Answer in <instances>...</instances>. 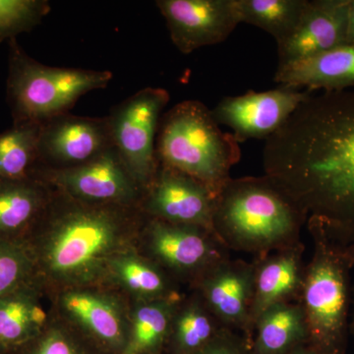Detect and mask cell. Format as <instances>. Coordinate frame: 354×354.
I'll return each mask as SVG.
<instances>
[{
    "instance_id": "obj_1",
    "label": "cell",
    "mask_w": 354,
    "mask_h": 354,
    "mask_svg": "<svg viewBox=\"0 0 354 354\" xmlns=\"http://www.w3.org/2000/svg\"><path fill=\"white\" fill-rule=\"evenodd\" d=\"M265 176L344 245L354 242V88L310 94L266 139Z\"/></svg>"
},
{
    "instance_id": "obj_2",
    "label": "cell",
    "mask_w": 354,
    "mask_h": 354,
    "mask_svg": "<svg viewBox=\"0 0 354 354\" xmlns=\"http://www.w3.org/2000/svg\"><path fill=\"white\" fill-rule=\"evenodd\" d=\"M53 188V187H51ZM147 220L140 207L90 204L53 188L48 206L25 241L39 283L81 286L125 253Z\"/></svg>"
},
{
    "instance_id": "obj_3",
    "label": "cell",
    "mask_w": 354,
    "mask_h": 354,
    "mask_svg": "<svg viewBox=\"0 0 354 354\" xmlns=\"http://www.w3.org/2000/svg\"><path fill=\"white\" fill-rule=\"evenodd\" d=\"M301 209L269 177L230 178L216 198L213 230L228 250L267 255L297 243Z\"/></svg>"
},
{
    "instance_id": "obj_4",
    "label": "cell",
    "mask_w": 354,
    "mask_h": 354,
    "mask_svg": "<svg viewBox=\"0 0 354 354\" xmlns=\"http://www.w3.org/2000/svg\"><path fill=\"white\" fill-rule=\"evenodd\" d=\"M313 253L305 266L298 302L304 310L307 344L317 354H346L353 302V270L346 245L335 241L320 221L308 218Z\"/></svg>"
},
{
    "instance_id": "obj_5",
    "label": "cell",
    "mask_w": 354,
    "mask_h": 354,
    "mask_svg": "<svg viewBox=\"0 0 354 354\" xmlns=\"http://www.w3.org/2000/svg\"><path fill=\"white\" fill-rule=\"evenodd\" d=\"M156 153L158 165L196 179L216 197L241 158L234 134L221 131L211 109L196 100L178 102L162 116Z\"/></svg>"
},
{
    "instance_id": "obj_6",
    "label": "cell",
    "mask_w": 354,
    "mask_h": 354,
    "mask_svg": "<svg viewBox=\"0 0 354 354\" xmlns=\"http://www.w3.org/2000/svg\"><path fill=\"white\" fill-rule=\"evenodd\" d=\"M8 44L6 94L13 123L43 124L68 113L81 97L106 88L113 77L106 70L48 66L29 57L17 39Z\"/></svg>"
},
{
    "instance_id": "obj_7",
    "label": "cell",
    "mask_w": 354,
    "mask_h": 354,
    "mask_svg": "<svg viewBox=\"0 0 354 354\" xmlns=\"http://www.w3.org/2000/svg\"><path fill=\"white\" fill-rule=\"evenodd\" d=\"M169 99L165 88H145L118 104L108 116L114 149L144 192L157 174L158 124Z\"/></svg>"
},
{
    "instance_id": "obj_8",
    "label": "cell",
    "mask_w": 354,
    "mask_h": 354,
    "mask_svg": "<svg viewBox=\"0 0 354 354\" xmlns=\"http://www.w3.org/2000/svg\"><path fill=\"white\" fill-rule=\"evenodd\" d=\"M140 237L145 241L149 260L172 279H185L193 288L214 268L230 259L227 247L209 228L147 216Z\"/></svg>"
},
{
    "instance_id": "obj_9",
    "label": "cell",
    "mask_w": 354,
    "mask_h": 354,
    "mask_svg": "<svg viewBox=\"0 0 354 354\" xmlns=\"http://www.w3.org/2000/svg\"><path fill=\"white\" fill-rule=\"evenodd\" d=\"M32 177L90 204L140 207L144 191L114 147L93 160L64 169H35Z\"/></svg>"
},
{
    "instance_id": "obj_10",
    "label": "cell",
    "mask_w": 354,
    "mask_h": 354,
    "mask_svg": "<svg viewBox=\"0 0 354 354\" xmlns=\"http://www.w3.org/2000/svg\"><path fill=\"white\" fill-rule=\"evenodd\" d=\"M311 93L288 86L260 93L249 91L244 95L223 97L212 113L218 125L232 130L239 143L268 139L283 127Z\"/></svg>"
},
{
    "instance_id": "obj_11",
    "label": "cell",
    "mask_w": 354,
    "mask_h": 354,
    "mask_svg": "<svg viewBox=\"0 0 354 354\" xmlns=\"http://www.w3.org/2000/svg\"><path fill=\"white\" fill-rule=\"evenodd\" d=\"M111 147L113 145L108 116L86 118L69 113L62 114L41 124L36 169L77 167Z\"/></svg>"
},
{
    "instance_id": "obj_12",
    "label": "cell",
    "mask_w": 354,
    "mask_h": 354,
    "mask_svg": "<svg viewBox=\"0 0 354 354\" xmlns=\"http://www.w3.org/2000/svg\"><path fill=\"white\" fill-rule=\"evenodd\" d=\"M156 6L183 55L223 43L241 24L235 0H158Z\"/></svg>"
},
{
    "instance_id": "obj_13",
    "label": "cell",
    "mask_w": 354,
    "mask_h": 354,
    "mask_svg": "<svg viewBox=\"0 0 354 354\" xmlns=\"http://www.w3.org/2000/svg\"><path fill=\"white\" fill-rule=\"evenodd\" d=\"M216 198L196 179L158 165L155 178L144 192L141 209L148 218L214 230Z\"/></svg>"
},
{
    "instance_id": "obj_14",
    "label": "cell",
    "mask_w": 354,
    "mask_h": 354,
    "mask_svg": "<svg viewBox=\"0 0 354 354\" xmlns=\"http://www.w3.org/2000/svg\"><path fill=\"white\" fill-rule=\"evenodd\" d=\"M255 265L227 259L214 268L194 286L223 327L252 341L251 309Z\"/></svg>"
},
{
    "instance_id": "obj_15",
    "label": "cell",
    "mask_w": 354,
    "mask_h": 354,
    "mask_svg": "<svg viewBox=\"0 0 354 354\" xmlns=\"http://www.w3.org/2000/svg\"><path fill=\"white\" fill-rule=\"evenodd\" d=\"M349 0H309L292 34L278 44L279 65L346 44Z\"/></svg>"
},
{
    "instance_id": "obj_16",
    "label": "cell",
    "mask_w": 354,
    "mask_h": 354,
    "mask_svg": "<svg viewBox=\"0 0 354 354\" xmlns=\"http://www.w3.org/2000/svg\"><path fill=\"white\" fill-rule=\"evenodd\" d=\"M301 242L256 257L254 295L251 309L252 332L256 321L274 305L297 301L305 272ZM253 337V335H252Z\"/></svg>"
},
{
    "instance_id": "obj_17",
    "label": "cell",
    "mask_w": 354,
    "mask_h": 354,
    "mask_svg": "<svg viewBox=\"0 0 354 354\" xmlns=\"http://www.w3.org/2000/svg\"><path fill=\"white\" fill-rule=\"evenodd\" d=\"M274 81L313 93L354 88V44H342L314 57L278 66Z\"/></svg>"
},
{
    "instance_id": "obj_18",
    "label": "cell",
    "mask_w": 354,
    "mask_h": 354,
    "mask_svg": "<svg viewBox=\"0 0 354 354\" xmlns=\"http://www.w3.org/2000/svg\"><path fill=\"white\" fill-rule=\"evenodd\" d=\"M53 188L38 178L0 179V239H26L50 202Z\"/></svg>"
},
{
    "instance_id": "obj_19",
    "label": "cell",
    "mask_w": 354,
    "mask_h": 354,
    "mask_svg": "<svg viewBox=\"0 0 354 354\" xmlns=\"http://www.w3.org/2000/svg\"><path fill=\"white\" fill-rule=\"evenodd\" d=\"M38 279L0 297V348L22 346L32 341L48 322L39 302Z\"/></svg>"
},
{
    "instance_id": "obj_20",
    "label": "cell",
    "mask_w": 354,
    "mask_h": 354,
    "mask_svg": "<svg viewBox=\"0 0 354 354\" xmlns=\"http://www.w3.org/2000/svg\"><path fill=\"white\" fill-rule=\"evenodd\" d=\"M60 305L71 322H76L97 339L111 344L122 342L124 314L120 305L111 298L74 288L62 295Z\"/></svg>"
},
{
    "instance_id": "obj_21",
    "label": "cell",
    "mask_w": 354,
    "mask_h": 354,
    "mask_svg": "<svg viewBox=\"0 0 354 354\" xmlns=\"http://www.w3.org/2000/svg\"><path fill=\"white\" fill-rule=\"evenodd\" d=\"M307 344L304 310L297 301L266 310L254 325L251 354H288Z\"/></svg>"
},
{
    "instance_id": "obj_22",
    "label": "cell",
    "mask_w": 354,
    "mask_h": 354,
    "mask_svg": "<svg viewBox=\"0 0 354 354\" xmlns=\"http://www.w3.org/2000/svg\"><path fill=\"white\" fill-rule=\"evenodd\" d=\"M227 328L212 313L197 290L177 305L171 337L179 354H196L215 341Z\"/></svg>"
},
{
    "instance_id": "obj_23",
    "label": "cell",
    "mask_w": 354,
    "mask_h": 354,
    "mask_svg": "<svg viewBox=\"0 0 354 354\" xmlns=\"http://www.w3.org/2000/svg\"><path fill=\"white\" fill-rule=\"evenodd\" d=\"M309 0H235L241 23L256 26L283 43L301 19Z\"/></svg>"
},
{
    "instance_id": "obj_24",
    "label": "cell",
    "mask_w": 354,
    "mask_h": 354,
    "mask_svg": "<svg viewBox=\"0 0 354 354\" xmlns=\"http://www.w3.org/2000/svg\"><path fill=\"white\" fill-rule=\"evenodd\" d=\"M109 268L127 290L143 300L181 298L174 279L151 260L125 252L115 258Z\"/></svg>"
},
{
    "instance_id": "obj_25",
    "label": "cell",
    "mask_w": 354,
    "mask_h": 354,
    "mask_svg": "<svg viewBox=\"0 0 354 354\" xmlns=\"http://www.w3.org/2000/svg\"><path fill=\"white\" fill-rule=\"evenodd\" d=\"M41 124L13 123L0 133V179L31 178L38 164V146Z\"/></svg>"
},
{
    "instance_id": "obj_26",
    "label": "cell",
    "mask_w": 354,
    "mask_h": 354,
    "mask_svg": "<svg viewBox=\"0 0 354 354\" xmlns=\"http://www.w3.org/2000/svg\"><path fill=\"white\" fill-rule=\"evenodd\" d=\"M177 299L143 300L134 311L128 354H138L158 348L171 333Z\"/></svg>"
},
{
    "instance_id": "obj_27",
    "label": "cell",
    "mask_w": 354,
    "mask_h": 354,
    "mask_svg": "<svg viewBox=\"0 0 354 354\" xmlns=\"http://www.w3.org/2000/svg\"><path fill=\"white\" fill-rule=\"evenodd\" d=\"M37 278L31 247L25 239H0V297Z\"/></svg>"
},
{
    "instance_id": "obj_28",
    "label": "cell",
    "mask_w": 354,
    "mask_h": 354,
    "mask_svg": "<svg viewBox=\"0 0 354 354\" xmlns=\"http://www.w3.org/2000/svg\"><path fill=\"white\" fill-rule=\"evenodd\" d=\"M50 9L46 0H0V44L32 31Z\"/></svg>"
},
{
    "instance_id": "obj_29",
    "label": "cell",
    "mask_w": 354,
    "mask_h": 354,
    "mask_svg": "<svg viewBox=\"0 0 354 354\" xmlns=\"http://www.w3.org/2000/svg\"><path fill=\"white\" fill-rule=\"evenodd\" d=\"M32 354H80L69 335L62 329L50 328L37 342Z\"/></svg>"
},
{
    "instance_id": "obj_30",
    "label": "cell",
    "mask_w": 354,
    "mask_h": 354,
    "mask_svg": "<svg viewBox=\"0 0 354 354\" xmlns=\"http://www.w3.org/2000/svg\"><path fill=\"white\" fill-rule=\"evenodd\" d=\"M196 354H251L250 344L243 335L225 330Z\"/></svg>"
},
{
    "instance_id": "obj_31",
    "label": "cell",
    "mask_w": 354,
    "mask_h": 354,
    "mask_svg": "<svg viewBox=\"0 0 354 354\" xmlns=\"http://www.w3.org/2000/svg\"><path fill=\"white\" fill-rule=\"evenodd\" d=\"M346 44H354V0H349Z\"/></svg>"
},
{
    "instance_id": "obj_32",
    "label": "cell",
    "mask_w": 354,
    "mask_h": 354,
    "mask_svg": "<svg viewBox=\"0 0 354 354\" xmlns=\"http://www.w3.org/2000/svg\"><path fill=\"white\" fill-rule=\"evenodd\" d=\"M288 354H317L315 351H313L308 344H302V346H298V348L293 349L292 351H290V353Z\"/></svg>"
},
{
    "instance_id": "obj_33",
    "label": "cell",
    "mask_w": 354,
    "mask_h": 354,
    "mask_svg": "<svg viewBox=\"0 0 354 354\" xmlns=\"http://www.w3.org/2000/svg\"><path fill=\"white\" fill-rule=\"evenodd\" d=\"M346 254L353 269L354 268V242L346 246Z\"/></svg>"
},
{
    "instance_id": "obj_34",
    "label": "cell",
    "mask_w": 354,
    "mask_h": 354,
    "mask_svg": "<svg viewBox=\"0 0 354 354\" xmlns=\"http://www.w3.org/2000/svg\"><path fill=\"white\" fill-rule=\"evenodd\" d=\"M351 304H353V316H351V323H349V332L354 337V285L353 286V302Z\"/></svg>"
}]
</instances>
